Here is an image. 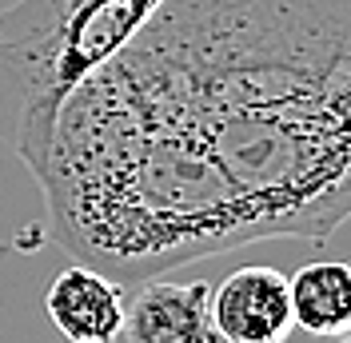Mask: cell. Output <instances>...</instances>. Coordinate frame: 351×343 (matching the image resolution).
I'll return each instance as SVG.
<instances>
[{
    "mask_svg": "<svg viewBox=\"0 0 351 343\" xmlns=\"http://www.w3.org/2000/svg\"><path fill=\"white\" fill-rule=\"evenodd\" d=\"M44 232L124 287L351 220V0H164L80 84Z\"/></svg>",
    "mask_w": 351,
    "mask_h": 343,
    "instance_id": "6da1fadb",
    "label": "cell"
},
{
    "mask_svg": "<svg viewBox=\"0 0 351 343\" xmlns=\"http://www.w3.org/2000/svg\"><path fill=\"white\" fill-rule=\"evenodd\" d=\"M164 0H16L0 8V144L28 172L60 108L128 48Z\"/></svg>",
    "mask_w": 351,
    "mask_h": 343,
    "instance_id": "7a4b0ae2",
    "label": "cell"
},
{
    "mask_svg": "<svg viewBox=\"0 0 351 343\" xmlns=\"http://www.w3.org/2000/svg\"><path fill=\"white\" fill-rule=\"evenodd\" d=\"M212 327L219 343H287L295 331L291 283L276 268H240L212 292Z\"/></svg>",
    "mask_w": 351,
    "mask_h": 343,
    "instance_id": "3957f363",
    "label": "cell"
},
{
    "mask_svg": "<svg viewBox=\"0 0 351 343\" xmlns=\"http://www.w3.org/2000/svg\"><path fill=\"white\" fill-rule=\"evenodd\" d=\"M124 340L128 343H219L212 327V287L172 283L156 276L136 283L124 307Z\"/></svg>",
    "mask_w": 351,
    "mask_h": 343,
    "instance_id": "277c9868",
    "label": "cell"
},
{
    "mask_svg": "<svg viewBox=\"0 0 351 343\" xmlns=\"http://www.w3.org/2000/svg\"><path fill=\"white\" fill-rule=\"evenodd\" d=\"M124 283L88 263H68L44 292L52 327L72 343H116L124 335Z\"/></svg>",
    "mask_w": 351,
    "mask_h": 343,
    "instance_id": "5b68a950",
    "label": "cell"
},
{
    "mask_svg": "<svg viewBox=\"0 0 351 343\" xmlns=\"http://www.w3.org/2000/svg\"><path fill=\"white\" fill-rule=\"evenodd\" d=\"M287 283L300 331L319 340H339L351 331V259H315L287 276Z\"/></svg>",
    "mask_w": 351,
    "mask_h": 343,
    "instance_id": "8992f818",
    "label": "cell"
},
{
    "mask_svg": "<svg viewBox=\"0 0 351 343\" xmlns=\"http://www.w3.org/2000/svg\"><path fill=\"white\" fill-rule=\"evenodd\" d=\"M335 343H351V331H348V335H339V340H335Z\"/></svg>",
    "mask_w": 351,
    "mask_h": 343,
    "instance_id": "52a82bcc",
    "label": "cell"
}]
</instances>
